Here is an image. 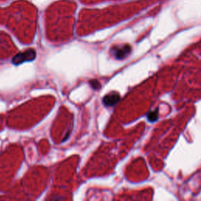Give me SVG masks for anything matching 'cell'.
Returning <instances> with one entry per match:
<instances>
[{"mask_svg":"<svg viewBox=\"0 0 201 201\" xmlns=\"http://www.w3.org/2000/svg\"><path fill=\"white\" fill-rule=\"evenodd\" d=\"M35 56H36V53L34 50H28L13 57L12 59V63L17 65L25 61H32L35 58Z\"/></svg>","mask_w":201,"mask_h":201,"instance_id":"cell-1","label":"cell"},{"mask_svg":"<svg viewBox=\"0 0 201 201\" xmlns=\"http://www.w3.org/2000/svg\"><path fill=\"white\" fill-rule=\"evenodd\" d=\"M112 52L116 58L117 59H123L125 58L127 55L131 52V47L127 45L124 46H117V47H113L112 49Z\"/></svg>","mask_w":201,"mask_h":201,"instance_id":"cell-2","label":"cell"},{"mask_svg":"<svg viewBox=\"0 0 201 201\" xmlns=\"http://www.w3.org/2000/svg\"><path fill=\"white\" fill-rule=\"evenodd\" d=\"M120 101V95L117 93H111L107 94L103 98V102L106 106H114L118 102Z\"/></svg>","mask_w":201,"mask_h":201,"instance_id":"cell-3","label":"cell"},{"mask_svg":"<svg viewBox=\"0 0 201 201\" xmlns=\"http://www.w3.org/2000/svg\"><path fill=\"white\" fill-rule=\"evenodd\" d=\"M90 84L94 89H99L101 87V84L98 80H91V81H90Z\"/></svg>","mask_w":201,"mask_h":201,"instance_id":"cell-4","label":"cell"},{"mask_svg":"<svg viewBox=\"0 0 201 201\" xmlns=\"http://www.w3.org/2000/svg\"><path fill=\"white\" fill-rule=\"evenodd\" d=\"M148 118H149V120L150 121H154V120H156V118H157V114H156V112H150L148 116Z\"/></svg>","mask_w":201,"mask_h":201,"instance_id":"cell-5","label":"cell"}]
</instances>
